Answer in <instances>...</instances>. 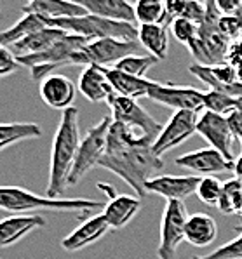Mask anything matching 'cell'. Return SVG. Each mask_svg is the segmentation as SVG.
I'll return each mask as SVG.
<instances>
[{
	"mask_svg": "<svg viewBox=\"0 0 242 259\" xmlns=\"http://www.w3.org/2000/svg\"><path fill=\"white\" fill-rule=\"evenodd\" d=\"M100 167L126 181L138 197L143 198L146 197V183L162 170L164 160L153 153L152 146H128L108 133L106 153L101 158Z\"/></svg>",
	"mask_w": 242,
	"mask_h": 259,
	"instance_id": "1",
	"label": "cell"
},
{
	"mask_svg": "<svg viewBox=\"0 0 242 259\" xmlns=\"http://www.w3.org/2000/svg\"><path fill=\"white\" fill-rule=\"evenodd\" d=\"M82 143L80 125H78V110L75 106L61 111L59 125L54 134L53 150H51L49 181H47L46 197L53 200H63L65 190L68 188L71 169L77 160L78 146Z\"/></svg>",
	"mask_w": 242,
	"mask_h": 259,
	"instance_id": "2",
	"label": "cell"
},
{
	"mask_svg": "<svg viewBox=\"0 0 242 259\" xmlns=\"http://www.w3.org/2000/svg\"><path fill=\"white\" fill-rule=\"evenodd\" d=\"M105 202L89 198H63L53 200L46 195H37L21 186H0V210L18 214L54 210V212H87L93 209H105Z\"/></svg>",
	"mask_w": 242,
	"mask_h": 259,
	"instance_id": "3",
	"label": "cell"
},
{
	"mask_svg": "<svg viewBox=\"0 0 242 259\" xmlns=\"http://www.w3.org/2000/svg\"><path fill=\"white\" fill-rule=\"evenodd\" d=\"M47 26L59 28L70 35H78L91 40H101V38H115V40L133 42L138 38V28L134 23H120L105 19L94 14H86L80 18L56 19V21H46Z\"/></svg>",
	"mask_w": 242,
	"mask_h": 259,
	"instance_id": "4",
	"label": "cell"
},
{
	"mask_svg": "<svg viewBox=\"0 0 242 259\" xmlns=\"http://www.w3.org/2000/svg\"><path fill=\"white\" fill-rule=\"evenodd\" d=\"M221 18V13L218 11L216 2L209 0L206 2V19L199 25V37L193 44L188 46L190 54L195 58L199 65L204 66H218L227 63V54L230 42L221 35L218 30V21Z\"/></svg>",
	"mask_w": 242,
	"mask_h": 259,
	"instance_id": "5",
	"label": "cell"
},
{
	"mask_svg": "<svg viewBox=\"0 0 242 259\" xmlns=\"http://www.w3.org/2000/svg\"><path fill=\"white\" fill-rule=\"evenodd\" d=\"M141 47L140 42H126V40H115V38H101V40H93L80 51L73 53L65 61L63 66H73V65H86V66H103L110 68V65H117L128 56L138 53Z\"/></svg>",
	"mask_w": 242,
	"mask_h": 259,
	"instance_id": "6",
	"label": "cell"
},
{
	"mask_svg": "<svg viewBox=\"0 0 242 259\" xmlns=\"http://www.w3.org/2000/svg\"><path fill=\"white\" fill-rule=\"evenodd\" d=\"M112 117L101 118L100 123L93 125L82 138V143L78 146L77 160L71 169L68 186H75L89 170L94 167H100L101 158L106 153V145H108V133L112 127Z\"/></svg>",
	"mask_w": 242,
	"mask_h": 259,
	"instance_id": "7",
	"label": "cell"
},
{
	"mask_svg": "<svg viewBox=\"0 0 242 259\" xmlns=\"http://www.w3.org/2000/svg\"><path fill=\"white\" fill-rule=\"evenodd\" d=\"M188 221L186 205L183 202L169 200L160 221V238H158L157 257L158 259H176L178 247L185 242V226Z\"/></svg>",
	"mask_w": 242,
	"mask_h": 259,
	"instance_id": "8",
	"label": "cell"
},
{
	"mask_svg": "<svg viewBox=\"0 0 242 259\" xmlns=\"http://www.w3.org/2000/svg\"><path fill=\"white\" fill-rule=\"evenodd\" d=\"M106 105L110 106L113 122H120L131 127H140V129L146 131L152 138H155V141L160 136L162 129H164V125L160 122H157L148 111H145L143 106L138 105L136 99L113 94Z\"/></svg>",
	"mask_w": 242,
	"mask_h": 259,
	"instance_id": "9",
	"label": "cell"
},
{
	"mask_svg": "<svg viewBox=\"0 0 242 259\" xmlns=\"http://www.w3.org/2000/svg\"><path fill=\"white\" fill-rule=\"evenodd\" d=\"M197 111H174L162 129L160 136L153 143L152 150L157 157H162L169 150L183 145L197 133Z\"/></svg>",
	"mask_w": 242,
	"mask_h": 259,
	"instance_id": "10",
	"label": "cell"
},
{
	"mask_svg": "<svg viewBox=\"0 0 242 259\" xmlns=\"http://www.w3.org/2000/svg\"><path fill=\"white\" fill-rule=\"evenodd\" d=\"M148 99L174 111H199L204 108V93L195 87H178L153 82Z\"/></svg>",
	"mask_w": 242,
	"mask_h": 259,
	"instance_id": "11",
	"label": "cell"
},
{
	"mask_svg": "<svg viewBox=\"0 0 242 259\" xmlns=\"http://www.w3.org/2000/svg\"><path fill=\"white\" fill-rule=\"evenodd\" d=\"M197 134H200L211 148L218 150L225 158L232 160V143L235 136L232 134L225 115L204 111L197 122Z\"/></svg>",
	"mask_w": 242,
	"mask_h": 259,
	"instance_id": "12",
	"label": "cell"
},
{
	"mask_svg": "<svg viewBox=\"0 0 242 259\" xmlns=\"http://www.w3.org/2000/svg\"><path fill=\"white\" fill-rule=\"evenodd\" d=\"M174 164L181 167V169H186L190 172H195L204 178L213 176V174L227 172V170H233V160L225 158L220 151L211 148V146L176 157Z\"/></svg>",
	"mask_w": 242,
	"mask_h": 259,
	"instance_id": "13",
	"label": "cell"
},
{
	"mask_svg": "<svg viewBox=\"0 0 242 259\" xmlns=\"http://www.w3.org/2000/svg\"><path fill=\"white\" fill-rule=\"evenodd\" d=\"M199 176H173V174H164V176H155L146 183V195L153 193L158 197H164L166 200H178L183 202L190 195H197V188L200 185Z\"/></svg>",
	"mask_w": 242,
	"mask_h": 259,
	"instance_id": "14",
	"label": "cell"
},
{
	"mask_svg": "<svg viewBox=\"0 0 242 259\" xmlns=\"http://www.w3.org/2000/svg\"><path fill=\"white\" fill-rule=\"evenodd\" d=\"M110 230L112 228L103 218V214H96V216L87 219L86 223H82L80 226H77L70 235H66L61 240V247L66 252H77V250H82L93 245L94 242L101 240Z\"/></svg>",
	"mask_w": 242,
	"mask_h": 259,
	"instance_id": "15",
	"label": "cell"
},
{
	"mask_svg": "<svg viewBox=\"0 0 242 259\" xmlns=\"http://www.w3.org/2000/svg\"><path fill=\"white\" fill-rule=\"evenodd\" d=\"M75 83L68 77L59 73H51L41 83V98L47 106L54 110H68L75 101Z\"/></svg>",
	"mask_w": 242,
	"mask_h": 259,
	"instance_id": "16",
	"label": "cell"
},
{
	"mask_svg": "<svg viewBox=\"0 0 242 259\" xmlns=\"http://www.w3.org/2000/svg\"><path fill=\"white\" fill-rule=\"evenodd\" d=\"M46 225V218L38 214H16V216L0 219V247L18 244L33 230L44 228Z\"/></svg>",
	"mask_w": 242,
	"mask_h": 259,
	"instance_id": "17",
	"label": "cell"
},
{
	"mask_svg": "<svg viewBox=\"0 0 242 259\" xmlns=\"http://www.w3.org/2000/svg\"><path fill=\"white\" fill-rule=\"evenodd\" d=\"M21 13L41 16L44 21L80 18L87 14L77 2H68V0H31L21 7Z\"/></svg>",
	"mask_w": 242,
	"mask_h": 259,
	"instance_id": "18",
	"label": "cell"
},
{
	"mask_svg": "<svg viewBox=\"0 0 242 259\" xmlns=\"http://www.w3.org/2000/svg\"><path fill=\"white\" fill-rule=\"evenodd\" d=\"M78 91L91 103H108V99L115 94L103 66H86L78 78Z\"/></svg>",
	"mask_w": 242,
	"mask_h": 259,
	"instance_id": "19",
	"label": "cell"
},
{
	"mask_svg": "<svg viewBox=\"0 0 242 259\" xmlns=\"http://www.w3.org/2000/svg\"><path fill=\"white\" fill-rule=\"evenodd\" d=\"M141 209V198L131 197V195H110V200L106 202L103 209V218L110 225L112 230H120L129 225V221L140 212Z\"/></svg>",
	"mask_w": 242,
	"mask_h": 259,
	"instance_id": "20",
	"label": "cell"
},
{
	"mask_svg": "<svg viewBox=\"0 0 242 259\" xmlns=\"http://www.w3.org/2000/svg\"><path fill=\"white\" fill-rule=\"evenodd\" d=\"M77 4L87 14H94L100 16V18L120 23L136 21L134 6H131L126 0H78Z\"/></svg>",
	"mask_w": 242,
	"mask_h": 259,
	"instance_id": "21",
	"label": "cell"
},
{
	"mask_svg": "<svg viewBox=\"0 0 242 259\" xmlns=\"http://www.w3.org/2000/svg\"><path fill=\"white\" fill-rule=\"evenodd\" d=\"M66 31L59 30V28H51L46 26L42 30L35 31V33L28 35L26 38H23L21 42L11 46V51L16 58H25V56H33V54H41L44 51L51 49L56 42H59L61 38L66 37Z\"/></svg>",
	"mask_w": 242,
	"mask_h": 259,
	"instance_id": "22",
	"label": "cell"
},
{
	"mask_svg": "<svg viewBox=\"0 0 242 259\" xmlns=\"http://www.w3.org/2000/svg\"><path fill=\"white\" fill-rule=\"evenodd\" d=\"M218 237V225L206 212H197L188 216L185 226V242L193 247H208L211 245Z\"/></svg>",
	"mask_w": 242,
	"mask_h": 259,
	"instance_id": "23",
	"label": "cell"
},
{
	"mask_svg": "<svg viewBox=\"0 0 242 259\" xmlns=\"http://www.w3.org/2000/svg\"><path fill=\"white\" fill-rule=\"evenodd\" d=\"M106 77L110 78L113 85L115 94L124 96L129 99H138V98H148V93L153 85V80L148 78H136L133 75L122 73V71L115 70V68H105Z\"/></svg>",
	"mask_w": 242,
	"mask_h": 259,
	"instance_id": "24",
	"label": "cell"
},
{
	"mask_svg": "<svg viewBox=\"0 0 242 259\" xmlns=\"http://www.w3.org/2000/svg\"><path fill=\"white\" fill-rule=\"evenodd\" d=\"M138 40L141 47L148 51V54L160 59L168 58L169 53V35L168 26L164 25H143L138 26Z\"/></svg>",
	"mask_w": 242,
	"mask_h": 259,
	"instance_id": "25",
	"label": "cell"
},
{
	"mask_svg": "<svg viewBox=\"0 0 242 259\" xmlns=\"http://www.w3.org/2000/svg\"><path fill=\"white\" fill-rule=\"evenodd\" d=\"M41 136L42 127L35 122H0V151L16 143Z\"/></svg>",
	"mask_w": 242,
	"mask_h": 259,
	"instance_id": "26",
	"label": "cell"
},
{
	"mask_svg": "<svg viewBox=\"0 0 242 259\" xmlns=\"http://www.w3.org/2000/svg\"><path fill=\"white\" fill-rule=\"evenodd\" d=\"M46 21L41 16L35 14H25L18 23H14L11 28L0 31V46H14V44L21 42L23 38H26L28 35L35 33V31L46 28Z\"/></svg>",
	"mask_w": 242,
	"mask_h": 259,
	"instance_id": "27",
	"label": "cell"
},
{
	"mask_svg": "<svg viewBox=\"0 0 242 259\" xmlns=\"http://www.w3.org/2000/svg\"><path fill=\"white\" fill-rule=\"evenodd\" d=\"M134 13L136 21L143 25H164L166 26V2L160 0H140L134 4Z\"/></svg>",
	"mask_w": 242,
	"mask_h": 259,
	"instance_id": "28",
	"label": "cell"
},
{
	"mask_svg": "<svg viewBox=\"0 0 242 259\" xmlns=\"http://www.w3.org/2000/svg\"><path fill=\"white\" fill-rule=\"evenodd\" d=\"M242 207V181L237 178H232L228 181H225L223 185V193H221L220 204L218 209L227 216H233L239 214Z\"/></svg>",
	"mask_w": 242,
	"mask_h": 259,
	"instance_id": "29",
	"label": "cell"
},
{
	"mask_svg": "<svg viewBox=\"0 0 242 259\" xmlns=\"http://www.w3.org/2000/svg\"><path fill=\"white\" fill-rule=\"evenodd\" d=\"M158 63V59L155 56L148 54V56H128L122 61H118L117 65L112 66V68L122 71V73L133 75L136 78H145V75L148 73L150 68H153Z\"/></svg>",
	"mask_w": 242,
	"mask_h": 259,
	"instance_id": "30",
	"label": "cell"
},
{
	"mask_svg": "<svg viewBox=\"0 0 242 259\" xmlns=\"http://www.w3.org/2000/svg\"><path fill=\"white\" fill-rule=\"evenodd\" d=\"M237 99L239 98H232V96L216 93V91H209V93H204V111H213V113L228 117L237 108Z\"/></svg>",
	"mask_w": 242,
	"mask_h": 259,
	"instance_id": "31",
	"label": "cell"
},
{
	"mask_svg": "<svg viewBox=\"0 0 242 259\" xmlns=\"http://www.w3.org/2000/svg\"><path fill=\"white\" fill-rule=\"evenodd\" d=\"M223 181H220L214 176H208L200 179V185L197 188V197L200 202H204L206 205H213L218 207L220 204L221 193H223Z\"/></svg>",
	"mask_w": 242,
	"mask_h": 259,
	"instance_id": "32",
	"label": "cell"
},
{
	"mask_svg": "<svg viewBox=\"0 0 242 259\" xmlns=\"http://www.w3.org/2000/svg\"><path fill=\"white\" fill-rule=\"evenodd\" d=\"M169 31L174 38L180 44L188 47L190 44H193L199 37V25H195L193 21L185 18H178L169 25Z\"/></svg>",
	"mask_w": 242,
	"mask_h": 259,
	"instance_id": "33",
	"label": "cell"
},
{
	"mask_svg": "<svg viewBox=\"0 0 242 259\" xmlns=\"http://www.w3.org/2000/svg\"><path fill=\"white\" fill-rule=\"evenodd\" d=\"M192 259H242V233L227 244L218 247L213 252L206 254V256H195Z\"/></svg>",
	"mask_w": 242,
	"mask_h": 259,
	"instance_id": "34",
	"label": "cell"
},
{
	"mask_svg": "<svg viewBox=\"0 0 242 259\" xmlns=\"http://www.w3.org/2000/svg\"><path fill=\"white\" fill-rule=\"evenodd\" d=\"M218 30L230 42H235L242 38V25L235 16H221L220 21H218Z\"/></svg>",
	"mask_w": 242,
	"mask_h": 259,
	"instance_id": "35",
	"label": "cell"
},
{
	"mask_svg": "<svg viewBox=\"0 0 242 259\" xmlns=\"http://www.w3.org/2000/svg\"><path fill=\"white\" fill-rule=\"evenodd\" d=\"M19 61L13 54V51L6 46H0V78L13 75L19 70Z\"/></svg>",
	"mask_w": 242,
	"mask_h": 259,
	"instance_id": "36",
	"label": "cell"
},
{
	"mask_svg": "<svg viewBox=\"0 0 242 259\" xmlns=\"http://www.w3.org/2000/svg\"><path fill=\"white\" fill-rule=\"evenodd\" d=\"M227 63L228 65H232L233 68L242 65V38L230 44L228 54H227Z\"/></svg>",
	"mask_w": 242,
	"mask_h": 259,
	"instance_id": "37",
	"label": "cell"
},
{
	"mask_svg": "<svg viewBox=\"0 0 242 259\" xmlns=\"http://www.w3.org/2000/svg\"><path fill=\"white\" fill-rule=\"evenodd\" d=\"M242 0H216V7L221 13V16H235L237 11L240 9Z\"/></svg>",
	"mask_w": 242,
	"mask_h": 259,
	"instance_id": "38",
	"label": "cell"
},
{
	"mask_svg": "<svg viewBox=\"0 0 242 259\" xmlns=\"http://www.w3.org/2000/svg\"><path fill=\"white\" fill-rule=\"evenodd\" d=\"M228 120V125L232 129V134L235 136V139H240L242 143V113L240 111H232V113L227 117Z\"/></svg>",
	"mask_w": 242,
	"mask_h": 259,
	"instance_id": "39",
	"label": "cell"
},
{
	"mask_svg": "<svg viewBox=\"0 0 242 259\" xmlns=\"http://www.w3.org/2000/svg\"><path fill=\"white\" fill-rule=\"evenodd\" d=\"M233 174H235L237 179H240L242 181V153H240V157L233 162Z\"/></svg>",
	"mask_w": 242,
	"mask_h": 259,
	"instance_id": "40",
	"label": "cell"
},
{
	"mask_svg": "<svg viewBox=\"0 0 242 259\" xmlns=\"http://www.w3.org/2000/svg\"><path fill=\"white\" fill-rule=\"evenodd\" d=\"M235 71H237V78H239V82L242 83V65L235 66Z\"/></svg>",
	"mask_w": 242,
	"mask_h": 259,
	"instance_id": "41",
	"label": "cell"
},
{
	"mask_svg": "<svg viewBox=\"0 0 242 259\" xmlns=\"http://www.w3.org/2000/svg\"><path fill=\"white\" fill-rule=\"evenodd\" d=\"M239 216H240V225H237V226H235V232H237V233H242V207H240Z\"/></svg>",
	"mask_w": 242,
	"mask_h": 259,
	"instance_id": "42",
	"label": "cell"
},
{
	"mask_svg": "<svg viewBox=\"0 0 242 259\" xmlns=\"http://www.w3.org/2000/svg\"><path fill=\"white\" fill-rule=\"evenodd\" d=\"M237 111H240V113H242V96H240V98L239 99H237V108H235Z\"/></svg>",
	"mask_w": 242,
	"mask_h": 259,
	"instance_id": "43",
	"label": "cell"
},
{
	"mask_svg": "<svg viewBox=\"0 0 242 259\" xmlns=\"http://www.w3.org/2000/svg\"><path fill=\"white\" fill-rule=\"evenodd\" d=\"M235 18L239 19V21H240V25H242V6H240V9H239V11H237V13H235Z\"/></svg>",
	"mask_w": 242,
	"mask_h": 259,
	"instance_id": "44",
	"label": "cell"
}]
</instances>
